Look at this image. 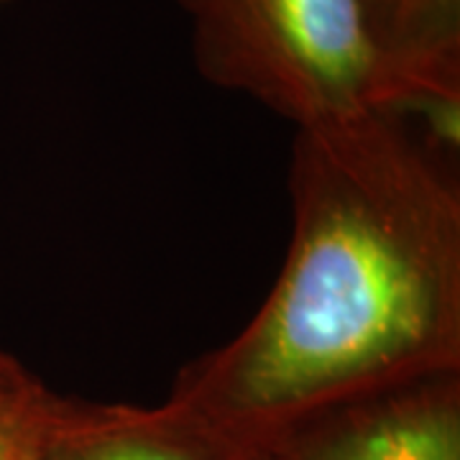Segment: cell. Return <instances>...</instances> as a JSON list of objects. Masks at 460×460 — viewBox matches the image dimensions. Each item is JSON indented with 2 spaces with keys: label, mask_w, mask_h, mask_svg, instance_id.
I'll return each instance as SVG.
<instances>
[{
  "label": "cell",
  "mask_w": 460,
  "mask_h": 460,
  "mask_svg": "<svg viewBox=\"0 0 460 460\" xmlns=\"http://www.w3.org/2000/svg\"><path fill=\"white\" fill-rule=\"evenodd\" d=\"M289 248L261 307L184 363L169 402L238 450L320 411L460 371V180L410 118L296 128Z\"/></svg>",
  "instance_id": "6da1fadb"
},
{
  "label": "cell",
  "mask_w": 460,
  "mask_h": 460,
  "mask_svg": "<svg viewBox=\"0 0 460 460\" xmlns=\"http://www.w3.org/2000/svg\"><path fill=\"white\" fill-rule=\"evenodd\" d=\"M199 77L296 128L371 108L376 47L366 0H177Z\"/></svg>",
  "instance_id": "7a4b0ae2"
},
{
  "label": "cell",
  "mask_w": 460,
  "mask_h": 460,
  "mask_svg": "<svg viewBox=\"0 0 460 460\" xmlns=\"http://www.w3.org/2000/svg\"><path fill=\"white\" fill-rule=\"evenodd\" d=\"M266 450L279 460H460V371L330 407Z\"/></svg>",
  "instance_id": "3957f363"
},
{
  "label": "cell",
  "mask_w": 460,
  "mask_h": 460,
  "mask_svg": "<svg viewBox=\"0 0 460 460\" xmlns=\"http://www.w3.org/2000/svg\"><path fill=\"white\" fill-rule=\"evenodd\" d=\"M0 3H5V0H0Z\"/></svg>",
  "instance_id": "30bf717a"
},
{
  "label": "cell",
  "mask_w": 460,
  "mask_h": 460,
  "mask_svg": "<svg viewBox=\"0 0 460 460\" xmlns=\"http://www.w3.org/2000/svg\"><path fill=\"white\" fill-rule=\"evenodd\" d=\"M371 3H374V0H366V8H368V5H371Z\"/></svg>",
  "instance_id": "9c48e42d"
},
{
  "label": "cell",
  "mask_w": 460,
  "mask_h": 460,
  "mask_svg": "<svg viewBox=\"0 0 460 460\" xmlns=\"http://www.w3.org/2000/svg\"><path fill=\"white\" fill-rule=\"evenodd\" d=\"M238 460H279L271 450H246V453H241Z\"/></svg>",
  "instance_id": "ba28073f"
},
{
  "label": "cell",
  "mask_w": 460,
  "mask_h": 460,
  "mask_svg": "<svg viewBox=\"0 0 460 460\" xmlns=\"http://www.w3.org/2000/svg\"><path fill=\"white\" fill-rule=\"evenodd\" d=\"M371 108L435 120L460 113V0H374Z\"/></svg>",
  "instance_id": "277c9868"
},
{
  "label": "cell",
  "mask_w": 460,
  "mask_h": 460,
  "mask_svg": "<svg viewBox=\"0 0 460 460\" xmlns=\"http://www.w3.org/2000/svg\"><path fill=\"white\" fill-rule=\"evenodd\" d=\"M49 394L51 389L41 378L0 348V438L33 420Z\"/></svg>",
  "instance_id": "8992f818"
},
{
  "label": "cell",
  "mask_w": 460,
  "mask_h": 460,
  "mask_svg": "<svg viewBox=\"0 0 460 460\" xmlns=\"http://www.w3.org/2000/svg\"><path fill=\"white\" fill-rule=\"evenodd\" d=\"M241 453L169 399L136 407L51 392L39 428V460H238Z\"/></svg>",
  "instance_id": "5b68a950"
},
{
  "label": "cell",
  "mask_w": 460,
  "mask_h": 460,
  "mask_svg": "<svg viewBox=\"0 0 460 460\" xmlns=\"http://www.w3.org/2000/svg\"><path fill=\"white\" fill-rule=\"evenodd\" d=\"M44 410H47V404L26 425L0 438V460H39V428H41Z\"/></svg>",
  "instance_id": "52a82bcc"
}]
</instances>
